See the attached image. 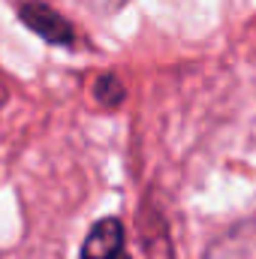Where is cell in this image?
I'll return each instance as SVG.
<instances>
[{
    "instance_id": "obj_2",
    "label": "cell",
    "mask_w": 256,
    "mask_h": 259,
    "mask_svg": "<svg viewBox=\"0 0 256 259\" xmlns=\"http://www.w3.org/2000/svg\"><path fill=\"white\" fill-rule=\"evenodd\" d=\"M81 259H130L124 250V223L118 217L100 220L81 244Z\"/></svg>"
},
{
    "instance_id": "obj_1",
    "label": "cell",
    "mask_w": 256,
    "mask_h": 259,
    "mask_svg": "<svg viewBox=\"0 0 256 259\" xmlns=\"http://www.w3.org/2000/svg\"><path fill=\"white\" fill-rule=\"evenodd\" d=\"M18 18H21L33 33H39L42 39H49V42H55V46H69V42L75 39V27L66 21L58 9H52V6H46V3H39V0L21 3V6H18Z\"/></svg>"
},
{
    "instance_id": "obj_3",
    "label": "cell",
    "mask_w": 256,
    "mask_h": 259,
    "mask_svg": "<svg viewBox=\"0 0 256 259\" xmlns=\"http://www.w3.org/2000/svg\"><path fill=\"white\" fill-rule=\"evenodd\" d=\"M124 94H127V91H124L121 78H118V75H112V72L100 75V78H97V84H94V97H97V103H103L106 109H115V106H121Z\"/></svg>"
},
{
    "instance_id": "obj_4",
    "label": "cell",
    "mask_w": 256,
    "mask_h": 259,
    "mask_svg": "<svg viewBox=\"0 0 256 259\" xmlns=\"http://www.w3.org/2000/svg\"><path fill=\"white\" fill-rule=\"evenodd\" d=\"M0 103H3V88H0Z\"/></svg>"
}]
</instances>
